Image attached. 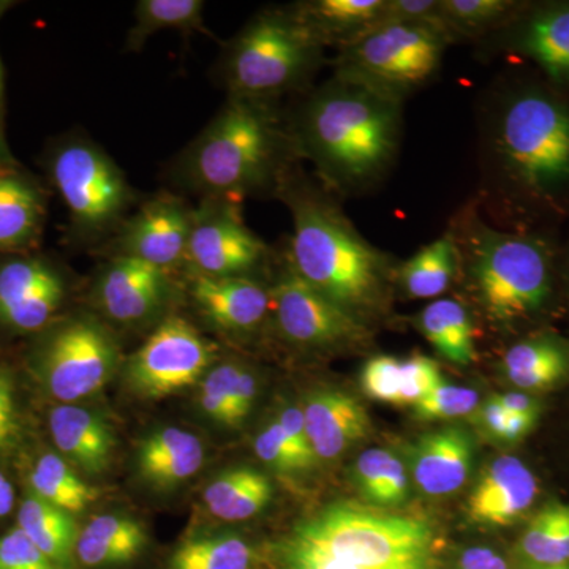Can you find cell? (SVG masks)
<instances>
[{
	"mask_svg": "<svg viewBox=\"0 0 569 569\" xmlns=\"http://www.w3.org/2000/svg\"><path fill=\"white\" fill-rule=\"evenodd\" d=\"M529 569H569V565H560V567L529 568Z\"/></svg>",
	"mask_w": 569,
	"mask_h": 569,
	"instance_id": "53",
	"label": "cell"
},
{
	"mask_svg": "<svg viewBox=\"0 0 569 569\" xmlns=\"http://www.w3.org/2000/svg\"><path fill=\"white\" fill-rule=\"evenodd\" d=\"M148 545L144 526L130 516L102 515L80 531L77 560L86 568H107L129 563Z\"/></svg>",
	"mask_w": 569,
	"mask_h": 569,
	"instance_id": "24",
	"label": "cell"
},
{
	"mask_svg": "<svg viewBox=\"0 0 569 569\" xmlns=\"http://www.w3.org/2000/svg\"><path fill=\"white\" fill-rule=\"evenodd\" d=\"M201 0H141L134 7L133 26L126 39L127 51H140L146 41L162 31L206 33Z\"/></svg>",
	"mask_w": 569,
	"mask_h": 569,
	"instance_id": "33",
	"label": "cell"
},
{
	"mask_svg": "<svg viewBox=\"0 0 569 569\" xmlns=\"http://www.w3.org/2000/svg\"><path fill=\"white\" fill-rule=\"evenodd\" d=\"M50 430L63 459L84 473L100 475L110 467L116 447L114 433L96 411L63 403L51 411Z\"/></svg>",
	"mask_w": 569,
	"mask_h": 569,
	"instance_id": "21",
	"label": "cell"
},
{
	"mask_svg": "<svg viewBox=\"0 0 569 569\" xmlns=\"http://www.w3.org/2000/svg\"><path fill=\"white\" fill-rule=\"evenodd\" d=\"M321 52L291 7L264 10L224 47L220 77L230 97L271 102L309 81Z\"/></svg>",
	"mask_w": 569,
	"mask_h": 569,
	"instance_id": "5",
	"label": "cell"
},
{
	"mask_svg": "<svg viewBox=\"0 0 569 569\" xmlns=\"http://www.w3.org/2000/svg\"><path fill=\"white\" fill-rule=\"evenodd\" d=\"M271 481L250 467L228 468L206 486L204 503L213 518L241 522L252 519L272 500Z\"/></svg>",
	"mask_w": 569,
	"mask_h": 569,
	"instance_id": "28",
	"label": "cell"
},
{
	"mask_svg": "<svg viewBox=\"0 0 569 569\" xmlns=\"http://www.w3.org/2000/svg\"><path fill=\"white\" fill-rule=\"evenodd\" d=\"M260 553L252 542L231 531L198 535L174 550L167 569H254Z\"/></svg>",
	"mask_w": 569,
	"mask_h": 569,
	"instance_id": "32",
	"label": "cell"
},
{
	"mask_svg": "<svg viewBox=\"0 0 569 569\" xmlns=\"http://www.w3.org/2000/svg\"><path fill=\"white\" fill-rule=\"evenodd\" d=\"M43 219L39 190L21 176L0 173V250L28 246Z\"/></svg>",
	"mask_w": 569,
	"mask_h": 569,
	"instance_id": "31",
	"label": "cell"
},
{
	"mask_svg": "<svg viewBox=\"0 0 569 569\" xmlns=\"http://www.w3.org/2000/svg\"><path fill=\"white\" fill-rule=\"evenodd\" d=\"M501 372L522 391L556 387L569 376V346L552 336L520 340L501 359Z\"/></svg>",
	"mask_w": 569,
	"mask_h": 569,
	"instance_id": "25",
	"label": "cell"
},
{
	"mask_svg": "<svg viewBox=\"0 0 569 569\" xmlns=\"http://www.w3.org/2000/svg\"><path fill=\"white\" fill-rule=\"evenodd\" d=\"M417 326L438 353L456 366L477 361L475 329L466 306L455 299H437L417 317Z\"/></svg>",
	"mask_w": 569,
	"mask_h": 569,
	"instance_id": "30",
	"label": "cell"
},
{
	"mask_svg": "<svg viewBox=\"0 0 569 569\" xmlns=\"http://www.w3.org/2000/svg\"><path fill=\"white\" fill-rule=\"evenodd\" d=\"M516 553L522 569L569 565V507L541 509L523 530Z\"/></svg>",
	"mask_w": 569,
	"mask_h": 569,
	"instance_id": "34",
	"label": "cell"
},
{
	"mask_svg": "<svg viewBox=\"0 0 569 569\" xmlns=\"http://www.w3.org/2000/svg\"><path fill=\"white\" fill-rule=\"evenodd\" d=\"M279 331L288 342L307 348H332L358 342L366 326L295 274L288 266L271 288Z\"/></svg>",
	"mask_w": 569,
	"mask_h": 569,
	"instance_id": "13",
	"label": "cell"
},
{
	"mask_svg": "<svg viewBox=\"0 0 569 569\" xmlns=\"http://www.w3.org/2000/svg\"><path fill=\"white\" fill-rule=\"evenodd\" d=\"M356 488L378 508L399 507L410 496V479L402 460L385 448H370L356 460Z\"/></svg>",
	"mask_w": 569,
	"mask_h": 569,
	"instance_id": "35",
	"label": "cell"
},
{
	"mask_svg": "<svg viewBox=\"0 0 569 569\" xmlns=\"http://www.w3.org/2000/svg\"><path fill=\"white\" fill-rule=\"evenodd\" d=\"M400 381V359L395 356L370 358L361 372L362 391L377 402L399 406Z\"/></svg>",
	"mask_w": 569,
	"mask_h": 569,
	"instance_id": "42",
	"label": "cell"
},
{
	"mask_svg": "<svg viewBox=\"0 0 569 569\" xmlns=\"http://www.w3.org/2000/svg\"><path fill=\"white\" fill-rule=\"evenodd\" d=\"M66 299L62 276L41 260L0 266V321L21 332L39 331Z\"/></svg>",
	"mask_w": 569,
	"mask_h": 569,
	"instance_id": "16",
	"label": "cell"
},
{
	"mask_svg": "<svg viewBox=\"0 0 569 569\" xmlns=\"http://www.w3.org/2000/svg\"><path fill=\"white\" fill-rule=\"evenodd\" d=\"M452 569H509L507 559L488 546L463 549Z\"/></svg>",
	"mask_w": 569,
	"mask_h": 569,
	"instance_id": "49",
	"label": "cell"
},
{
	"mask_svg": "<svg viewBox=\"0 0 569 569\" xmlns=\"http://www.w3.org/2000/svg\"><path fill=\"white\" fill-rule=\"evenodd\" d=\"M279 426L282 427L284 436L291 441L307 466L313 467L317 463L316 455L310 447L309 437H307L305 415L302 408L290 406L284 407L276 418Z\"/></svg>",
	"mask_w": 569,
	"mask_h": 569,
	"instance_id": "47",
	"label": "cell"
},
{
	"mask_svg": "<svg viewBox=\"0 0 569 569\" xmlns=\"http://www.w3.org/2000/svg\"><path fill=\"white\" fill-rule=\"evenodd\" d=\"M268 257V246L247 227L241 203L201 198L193 209L187 268L208 277H250Z\"/></svg>",
	"mask_w": 569,
	"mask_h": 569,
	"instance_id": "12",
	"label": "cell"
},
{
	"mask_svg": "<svg viewBox=\"0 0 569 569\" xmlns=\"http://www.w3.org/2000/svg\"><path fill=\"white\" fill-rule=\"evenodd\" d=\"M14 505V489L9 478L0 471V518L10 515Z\"/></svg>",
	"mask_w": 569,
	"mask_h": 569,
	"instance_id": "51",
	"label": "cell"
},
{
	"mask_svg": "<svg viewBox=\"0 0 569 569\" xmlns=\"http://www.w3.org/2000/svg\"><path fill=\"white\" fill-rule=\"evenodd\" d=\"M18 432L13 377L0 367V452L9 448Z\"/></svg>",
	"mask_w": 569,
	"mask_h": 569,
	"instance_id": "46",
	"label": "cell"
},
{
	"mask_svg": "<svg viewBox=\"0 0 569 569\" xmlns=\"http://www.w3.org/2000/svg\"><path fill=\"white\" fill-rule=\"evenodd\" d=\"M216 350L189 321L164 318L127 365V380L134 392L160 399L192 387L206 376Z\"/></svg>",
	"mask_w": 569,
	"mask_h": 569,
	"instance_id": "11",
	"label": "cell"
},
{
	"mask_svg": "<svg viewBox=\"0 0 569 569\" xmlns=\"http://www.w3.org/2000/svg\"><path fill=\"white\" fill-rule=\"evenodd\" d=\"M399 406H415L443 383L437 362L425 355H413L400 361Z\"/></svg>",
	"mask_w": 569,
	"mask_h": 569,
	"instance_id": "41",
	"label": "cell"
},
{
	"mask_svg": "<svg viewBox=\"0 0 569 569\" xmlns=\"http://www.w3.org/2000/svg\"><path fill=\"white\" fill-rule=\"evenodd\" d=\"M515 6L507 0H440L441 18L451 40L488 31Z\"/></svg>",
	"mask_w": 569,
	"mask_h": 569,
	"instance_id": "37",
	"label": "cell"
},
{
	"mask_svg": "<svg viewBox=\"0 0 569 569\" xmlns=\"http://www.w3.org/2000/svg\"><path fill=\"white\" fill-rule=\"evenodd\" d=\"M258 395L257 376L249 367L239 365L233 388V415L236 427L241 426L249 417Z\"/></svg>",
	"mask_w": 569,
	"mask_h": 569,
	"instance_id": "48",
	"label": "cell"
},
{
	"mask_svg": "<svg viewBox=\"0 0 569 569\" xmlns=\"http://www.w3.org/2000/svg\"><path fill=\"white\" fill-rule=\"evenodd\" d=\"M462 263V252L455 234L440 236L422 247L397 269L403 293L411 299H436L448 290Z\"/></svg>",
	"mask_w": 569,
	"mask_h": 569,
	"instance_id": "29",
	"label": "cell"
},
{
	"mask_svg": "<svg viewBox=\"0 0 569 569\" xmlns=\"http://www.w3.org/2000/svg\"><path fill=\"white\" fill-rule=\"evenodd\" d=\"M468 272L490 320L515 323L541 312L552 293L548 246L477 223L466 242Z\"/></svg>",
	"mask_w": 569,
	"mask_h": 569,
	"instance_id": "6",
	"label": "cell"
},
{
	"mask_svg": "<svg viewBox=\"0 0 569 569\" xmlns=\"http://www.w3.org/2000/svg\"><path fill=\"white\" fill-rule=\"evenodd\" d=\"M190 296L200 316L227 335H250L272 309L271 290L252 277L192 274Z\"/></svg>",
	"mask_w": 569,
	"mask_h": 569,
	"instance_id": "17",
	"label": "cell"
},
{
	"mask_svg": "<svg viewBox=\"0 0 569 569\" xmlns=\"http://www.w3.org/2000/svg\"><path fill=\"white\" fill-rule=\"evenodd\" d=\"M293 138L280 129L271 102L230 97L219 114L179 156L176 182L201 198L241 203L247 194L279 186Z\"/></svg>",
	"mask_w": 569,
	"mask_h": 569,
	"instance_id": "4",
	"label": "cell"
},
{
	"mask_svg": "<svg viewBox=\"0 0 569 569\" xmlns=\"http://www.w3.org/2000/svg\"><path fill=\"white\" fill-rule=\"evenodd\" d=\"M170 272L138 258L114 254L100 272L97 302L119 325H141L159 316L171 295Z\"/></svg>",
	"mask_w": 569,
	"mask_h": 569,
	"instance_id": "15",
	"label": "cell"
},
{
	"mask_svg": "<svg viewBox=\"0 0 569 569\" xmlns=\"http://www.w3.org/2000/svg\"><path fill=\"white\" fill-rule=\"evenodd\" d=\"M6 9L7 6L0 3V14ZM7 162H9V156H7L6 141H3V71L2 61H0V167Z\"/></svg>",
	"mask_w": 569,
	"mask_h": 569,
	"instance_id": "52",
	"label": "cell"
},
{
	"mask_svg": "<svg viewBox=\"0 0 569 569\" xmlns=\"http://www.w3.org/2000/svg\"><path fill=\"white\" fill-rule=\"evenodd\" d=\"M537 421L538 419L509 413L493 396L479 410V422L488 436L500 443H518L529 436Z\"/></svg>",
	"mask_w": 569,
	"mask_h": 569,
	"instance_id": "43",
	"label": "cell"
},
{
	"mask_svg": "<svg viewBox=\"0 0 569 569\" xmlns=\"http://www.w3.org/2000/svg\"><path fill=\"white\" fill-rule=\"evenodd\" d=\"M381 22L430 26L449 37L441 18L440 0H385Z\"/></svg>",
	"mask_w": 569,
	"mask_h": 569,
	"instance_id": "45",
	"label": "cell"
},
{
	"mask_svg": "<svg viewBox=\"0 0 569 569\" xmlns=\"http://www.w3.org/2000/svg\"><path fill=\"white\" fill-rule=\"evenodd\" d=\"M51 178L74 231L96 239L122 223L134 193L121 168L88 140L63 142L52 153Z\"/></svg>",
	"mask_w": 569,
	"mask_h": 569,
	"instance_id": "9",
	"label": "cell"
},
{
	"mask_svg": "<svg viewBox=\"0 0 569 569\" xmlns=\"http://www.w3.org/2000/svg\"><path fill=\"white\" fill-rule=\"evenodd\" d=\"M448 43L447 33L430 26L380 22L340 48L335 74L403 100L433 77Z\"/></svg>",
	"mask_w": 569,
	"mask_h": 569,
	"instance_id": "8",
	"label": "cell"
},
{
	"mask_svg": "<svg viewBox=\"0 0 569 569\" xmlns=\"http://www.w3.org/2000/svg\"><path fill=\"white\" fill-rule=\"evenodd\" d=\"M538 481L522 460L501 456L489 463L468 500V516L486 527H509L522 519L538 497Z\"/></svg>",
	"mask_w": 569,
	"mask_h": 569,
	"instance_id": "18",
	"label": "cell"
},
{
	"mask_svg": "<svg viewBox=\"0 0 569 569\" xmlns=\"http://www.w3.org/2000/svg\"><path fill=\"white\" fill-rule=\"evenodd\" d=\"M307 437L317 460L340 458L370 430L366 408L353 396L337 389H321L307 397L305 407Z\"/></svg>",
	"mask_w": 569,
	"mask_h": 569,
	"instance_id": "19",
	"label": "cell"
},
{
	"mask_svg": "<svg viewBox=\"0 0 569 569\" xmlns=\"http://www.w3.org/2000/svg\"><path fill=\"white\" fill-rule=\"evenodd\" d=\"M0 569H59L20 529L0 537Z\"/></svg>",
	"mask_w": 569,
	"mask_h": 569,
	"instance_id": "44",
	"label": "cell"
},
{
	"mask_svg": "<svg viewBox=\"0 0 569 569\" xmlns=\"http://www.w3.org/2000/svg\"><path fill=\"white\" fill-rule=\"evenodd\" d=\"M18 529L59 569H73L80 538L70 512L29 493L18 512Z\"/></svg>",
	"mask_w": 569,
	"mask_h": 569,
	"instance_id": "27",
	"label": "cell"
},
{
	"mask_svg": "<svg viewBox=\"0 0 569 569\" xmlns=\"http://www.w3.org/2000/svg\"><path fill=\"white\" fill-rule=\"evenodd\" d=\"M498 149L509 174L535 194L569 187V108L545 92H523L505 108Z\"/></svg>",
	"mask_w": 569,
	"mask_h": 569,
	"instance_id": "7",
	"label": "cell"
},
{
	"mask_svg": "<svg viewBox=\"0 0 569 569\" xmlns=\"http://www.w3.org/2000/svg\"><path fill=\"white\" fill-rule=\"evenodd\" d=\"M512 44L553 81L569 84V6L539 10L523 22Z\"/></svg>",
	"mask_w": 569,
	"mask_h": 569,
	"instance_id": "26",
	"label": "cell"
},
{
	"mask_svg": "<svg viewBox=\"0 0 569 569\" xmlns=\"http://www.w3.org/2000/svg\"><path fill=\"white\" fill-rule=\"evenodd\" d=\"M204 458L203 443L194 433L164 427L141 441L137 467L153 488L171 489L193 478L204 466Z\"/></svg>",
	"mask_w": 569,
	"mask_h": 569,
	"instance_id": "22",
	"label": "cell"
},
{
	"mask_svg": "<svg viewBox=\"0 0 569 569\" xmlns=\"http://www.w3.org/2000/svg\"><path fill=\"white\" fill-rule=\"evenodd\" d=\"M402 100L350 78L317 89L298 116L293 144L337 189H362L391 167Z\"/></svg>",
	"mask_w": 569,
	"mask_h": 569,
	"instance_id": "1",
	"label": "cell"
},
{
	"mask_svg": "<svg viewBox=\"0 0 569 569\" xmlns=\"http://www.w3.org/2000/svg\"><path fill=\"white\" fill-rule=\"evenodd\" d=\"M473 455V441L466 430L449 427L427 433L411 449V478L426 496H451L470 477Z\"/></svg>",
	"mask_w": 569,
	"mask_h": 569,
	"instance_id": "20",
	"label": "cell"
},
{
	"mask_svg": "<svg viewBox=\"0 0 569 569\" xmlns=\"http://www.w3.org/2000/svg\"><path fill=\"white\" fill-rule=\"evenodd\" d=\"M254 452L261 462L282 473H295V471H305L310 468L284 436L282 427L276 419L254 438Z\"/></svg>",
	"mask_w": 569,
	"mask_h": 569,
	"instance_id": "40",
	"label": "cell"
},
{
	"mask_svg": "<svg viewBox=\"0 0 569 569\" xmlns=\"http://www.w3.org/2000/svg\"><path fill=\"white\" fill-rule=\"evenodd\" d=\"M479 407V395L475 389L449 385H438L430 395L415 403V415L426 421L458 419L468 417Z\"/></svg>",
	"mask_w": 569,
	"mask_h": 569,
	"instance_id": "39",
	"label": "cell"
},
{
	"mask_svg": "<svg viewBox=\"0 0 569 569\" xmlns=\"http://www.w3.org/2000/svg\"><path fill=\"white\" fill-rule=\"evenodd\" d=\"M291 9L321 47L342 48L380 24L385 0H310Z\"/></svg>",
	"mask_w": 569,
	"mask_h": 569,
	"instance_id": "23",
	"label": "cell"
},
{
	"mask_svg": "<svg viewBox=\"0 0 569 569\" xmlns=\"http://www.w3.org/2000/svg\"><path fill=\"white\" fill-rule=\"evenodd\" d=\"M497 402L500 403L505 410L512 415H520V417H529L538 419L539 403L533 397L526 395V392H505V395L493 396Z\"/></svg>",
	"mask_w": 569,
	"mask_h": 569,
	"instance_id": "50",
	"label": "cell"
},
{
	"mask_svg": "<svg viewBox=\"0 0 569 569\" xmlns=\"http://www.w3.org/2000/svg\"><path fill=\"white\" fill-rule=\"evenodd\" d=\"M271 569H437V533L426 519L350 501L296 522L269 549Z\"/></svg>",
	"mask_w": 569,
	"mask_h": 569,
	"instance_id": "2",
	"label": "cell"
},
{
	"mask_svg": "<svg viewBox=\"0 0 569 569\" xmlns=\"http://www.w3.org/2000/svg\"><path fill=\"white\" fill-rule=\"evenodd\" d=\"M193 209L173 193L162 192L123 220L114 241L116 254L138 258L164 271L187 263Z\"/></svg>",
	"mask_w": 569,
	"mask_h": 569,
	"instance_id": "14",
	"label": "cell"
},
{
	"mask_svg": "<svg viewBox=\"0 0 569 569\" xmlns=\"http://www.w3.org/2000/svg\"><path fill=\"white\" fill-rule=\"evenodd\" d=\"M288 171L277 186L293 220L288 266L361 320L383 302L389 258L369 244L321 190Z\"/></svg>",
	"mask_w": 569,
	"mask_h": 569,
	"instance_id": "3",
	"label": "cell"
},
{
	"mask_svg": "<svg viewBox=\"0 0 569 569\" xmlns=\"http://www.w3.org/2000/svg\"><path fill=\"white\" fill-rule=\"evenodd\" d=\"M239 362H223L209 369L201 383L200 407L206 417L217 425L236 427L233 388Z\"/></svg>",
	"mask_w": 569,
	"mask_h": 569,
	"instance_id": "38",
	"label": "cell"
},
{
	"mask_svg": "<svg viewBox=\"0 0 569 569\" xmlns=\"http://www.w3.org/2000/svg\"><path fill=\"white\" fill-rule=\"evenodd\" d=\"M118 366V340L92 317L71 318L59 326L40 353L44 387L66 403L107 387Z\"/></svg>",
	"mask_w": 569,
	"mask_h": 569,
	"instance_id": "10",
	"label": "cell"
},
{
	"mask_svg": "<svg viewBox=\"0 0 569 569\" xmlns=\"http://www.w3.org/2000/svg\"><path fill=\"white\" fill-rule=\"evenodd\" d=\"M29 482L33 496L70 515L81 512L97 498L96 489L86 485L61 456H41L29 475Z\"/></svg>",
	"mask_w": 569,
	"mask_h": 569,
	"instance_id": "36",
	"label": "cell"
}]
</instances>
